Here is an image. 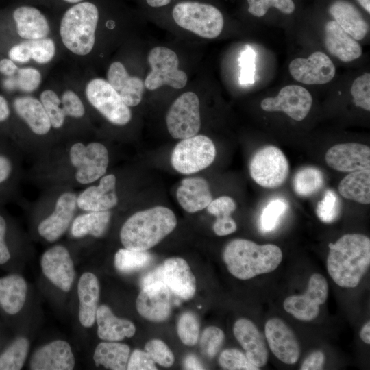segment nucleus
I'll use <instances>...</instances> for the list:
<instances>
[{
	"instance_id": "f257e3e1",
	"label": "nucleus",
	"mask_w": 370,
	"mask_h": 370,
	"mask_svg": "<svg viewBox=\"0 0 370 370\" xmlns=\"http://www.w3.org/2000/svg\"><path fill=\"white\" fill-rule=\"evenodd\" d=\"M327 269L343 288L358 285L370 265V239L362 234H347L329 243Z\"/></svg>"
},
{
	"instance_id": "f03ea898",
	"label": "nucleus",
	"mask_w": 370,
	"mask_h": 370,
	"mask_svg": "<svg viewBox=\"0 0 370 370\" xmlns=\"http://www.w3.org/2000/svg\"><path fill=\"white\" fill-rule=\"evenodd\" d=\"M282 256L281 249L275 245H258L243 238L231 241L223 251L228 271L243 280L272 272L281 263Z\"/></svg>"
},
{
	"instance_id": "7ed1b4c3",
	"label": "nucleus",
	"mask_w": 370,
	"mask_h": 370,
	"mask_svg": "<svg viewBox=\"0 0 370 370\" xmlns=\"http://www.w3.org/2000/svg\"><path fill=\"white\" fill-rule=\"evenodd\" d=\"M177 219L169 208L158 206L132 214L123 225L120 238L125 248L147 251L174 230Z\"/></svg>"
},
{
	"instance_id": "20e7f679",
	"label": "nucleus",
	"mask_w": 370,
	"mask_h": 370,
	"mask_svg": "<svg viewBox=\"0 0 370 370\" xmlns=\"http://www.w3.org/2000/svg\"><path fill=\"white\" fill-rule=\"evenodd\" d=\"M99 20L97 6L90 2L78 3L64 14L60 34L64 46L79 56L91 52L95 42Z\"/></svg>"
},
{
	"instance_id": "39448f33",
	"label": "nucleus",
	"mask_w": 370,
	"mask_h": 370,
	"mask_svg": "<svg viewBox=\"0 0 370 370\" xmlns=\"http://www.w3.org/2000/svg\"><path fill=\"white\" fill-rule=\"evenodd\" d=\"M172 15L180 27L202 38H215L223 28L221 12L210 4L181 2L175 5Z\"/></svg>"
},
{
	"instance_id": "423d86ee",
	"label": "nucleus",
	"mask_w": 370,
	"mask_h": 370,
	"mask_svg": "<svg viewBox=\"0 0 370 370\" xmlns=\"http://www.w3.org/2000/svg\"><path fill=\"white\" fill-rule=\"evenodd\" d=\"M215 156L212 140L204 135H195L176 145L171 154V164L182 174H192L210 166Z\"/></svg>"
},
{
	"instance_id": "0eeeda50",
	"label": "nucleus",
	"mask_w": 370,
	"mask_h": 370,
	"mask_svg": "<svg viewBox=\"0 0 370 370\" xmlns=\"http://www.w3.org/2000/svg\"><path fill=\"white\" fill-rule=\"evenodd\" d=\"M249 169L251 178L258 185L275 188L286 180L289 174V163L278 147L266 145L254 154Z\"/></svg>"
},
{
	"instance_id": "6e6552de",
	"label": "nucleus",
	"mask_w": 370,
	"mask_h": 370,
	"mask_svg": "<svg viewBox=\"0 0 370 370\" xmlns=\"http://www.w3.org/2000/svg\"><path fill=\"white\" fill-rule=\"evenodd\" d=\"M151 72L144 85L150 90L167 85L176 89L184 88L187 83L186 73L178 69L179 60L173 50L165 47H156L148 55Z\"/></svg>"
},
{
	"instance_id": "1a4fd4ad",
	"label": "nucleus",
	"mask_w": 370,
	"mask_h": 370,
	"mask_svg": "<svg viewBox=\"0 0 370 370\" xmlns=\"http://www.w3.org/2000/svg\"><path fill=\"white\" fill-rule=\"evenodd\" d=\"M166 123L173 138L182 140L197 135L201 127L197 95L186 92L179 96L166 114Z\"/></svg>"
},
{
	"instance_id": "9d476101",
	"label": "nucleus",
	"mask_w": 370,
	"mask_h": 370,
	"mask_svg": "<svg viewBox=\"0 0 370 370\" xmlns=\"http://www.w3.org/2000/svg\"><path fill=\"white\" fill-rule=\"evenodd\" d=\"M85 93L90 103L110 123L124 125L132 118V112L119 93L108 81L101 78L90 80Z\"/></svg>"
},
{
	"instance_id": "9b49d317",
	"label": "nucleus",
	"mask_w": 370,
	"mask_h": 370,
	"mask_svg": "<svg viewBox=\"0 0 370 370\" xmlns=\"http://www.w3.org/2000/svg\"><path fill=\"white\" fill-rule=\"evenodd\" d=\"M70 160L77 168L75 178L81 184H89L103 176L106 172L109 157L106 147L99 143L84 145L74 144L70 149Z\"/></svg>"
},
{
	"instance_id": "f8f14e48",
	"label": "nucleus",
	"mask_w": 370,
	"mask_h": 370,
	"mask_svg": "<svg viewBox=\"0 0 370 370\" xmlns=\"http://www.w3.org/2000/svg\"><path fill=\"white\" fill-rule=\"evenodd\" d=\"M328 296V284L320 273L312 274L308 281L306 291L302 295H291L283 303L284 309L295 319L310 321L319 314L320 306Z\"/></svg>"
},
{
	"instance_id": "ddd939ff",
	"label": "nucleus",
	"mask_w": 370,
	"mask_h": 370,
	"mask_svg": "<svg viewBox=\"0 0 370 370\" xmlns=\"http://www.w3.org/2000/svg\"><path fill=\"white\" fill-rule=\"evenodd\" d=\"M312 103V96L305 88L288 85L283 87L276 97L264 99L260 106L267 112H283L293 119L299 121L308 115Z\"/></svg>"
},
{
	"instance_id": "4468645a",
	"label": "nucleus",
	"mask_w": 370,
	"mask_h": 370,
	"mask_svg": "<svg viewBox=\"0 0 370 370\" xmlns=\"http://www.w3.org/2000/svg\"><path fill=\"white\" fill-rule=\"evenodd\" d=\"M289 72L299 82L308 85L323 84L335 75V66L324 53L316 51L308 58H297L289 64Z\"/></svg>"
},
{
	"instance_id": "2eb2a0df",
	"label": "nucleus",
	"mask_w": 370,
	"mask_h": 370,
	"mask_svg": "<svg viewBox=\"0 0 370 370\" xmlns=\"http://www.w3.org/2000/svg\"><path fill=\"white\" fill-rule=\"evenodd\" d=\"M172 292L162 282L142 288L136 301V310L147 320L153 322L166 321L171 312Z\"/></svg>"
},
{
	"instance_id": "dca6fc26",
	"label": "nucleus",
	"mask_w": 370,
	"mask_h": 370,
	"mask_svg": "<svg viewBox=\"0 0 370 370\" xmlns=\"http://www.w3.org/2000/svg\"><path fill=\"white\" fill-rule=\"evenodd\" d=\"M269 347L278 359L293 365L299 358L301 349L293 330L280 318L269 319L264 326Z\"/></svg>"
},
{
	"instance_id": "f3484780",
	"label": "nucleus",
	"mask_w": 370,
	"mask_h": 370,
	"mask_svg": "<svg viewBox=\"0 0 370 370\" xmlns=\"http://www.w3.org/2000/svg\"><path fill=\"white\" fill-rule=\"evenodd\" d=\"M327 164L341 172H354L370 169L369 147L356 143L337 144L326 152Z\"/></svg>"
},
{
	"instance_id": "a211bd4d",
	"label": "nucleus",
	"mask_w": 370,
	"mask_h": 370,
	"mask_svg": "<svg viewBox=\"0 0 370 370\" xmlns=\"http://www.w3.org/2000/svg\"><path fill=\"white\" fill-rule=\"evenodd\" d=\"M40 265L45 275L56 286L69 291L75 278L73 262L68 250L62 245H56L46 251Z\"/></svg>"
},
{
	"instance_id": "6ab92c4d",
	"label": "nucleus",
	"mask_w": 370,
	"mask_h": 370,
	"mask_svg": "<svg viewBox=\"0 0 370 370\" xmlns=\"http://www.w3.org/2000/svg\"><path fill=\"white\" fill-rule=\"evenodd\" d=\"M77 206V196L73 193H65L58 199L53 212L38 225L41 236L49 242L59 238L67 230L73 219Z\"/></svg>"
},
{
	"instance_id": "aec40b11",
	"label": "nucleus",
	"mask_w": 370,
	"mask_h": 370,
	"mask_svg": "<svg viewBox=\"0 0 370 370\" xmlns=\"http://www.w3.org/2000/svg\"><path fill=\"white\" fill-rule=\"evenodd\" d=\"M233 333L253 365L261 367L267 364L269 354L264 337L251 321L238 319L234 324Z\"/></svg>"
},
{
	"instance_id": "412c9836",
	"label": "nucleus",
	"mask_w": 370,
	"mask_h": 370,
	"mask_svg": "<svg viewBox=\"0 0 370 370\" xmlns=\"http://www.w3.org/2000/svg\"><path fill=\"white\" fill-rule=\"evenodd\" d=\"M75 358L70 345L62 340L52 341L38 349L32 355L33 370H71Z\"/></svg>"
},
{
	"instance_id": "4be33fe9",
	"label": "nucleus",
	"mask_w": 370,
	"mask_h": 370,
	"mask_svg": "<svg viewBox=\"0 0 370 370\" xmlns=\"http://www.w3.org/2000/svg\"><path fill=\"white\" fill-rule=\"evenodd\" d=\"M163 266L162 282L172 293L188 300L196 291V280L188 262L180 257L166 259Z\"/></svg>"
},
{
	"instance_id": "5701e85b",
	"label": "nucleus",
	"mask_w": 370,
	"mask_h": 370,
	"mask_svg": "<svg viewBox=\"0 0 370 370\" xmlns=\"http://www.w3.org/2000/svg\"><path fill=\"white\" fill-rule=\"evenodd\" d=\"M117 203L116 177L113 174L103 176L98 186L87 188L77 197V206L89 212L108 210Z\"/></svg>"
},
{
	"instance_id": "b1692460",
	"label": "nucleus",
	"mask_w": 370,
	"mask_h": 370,
	"mask_svg": "<svg viewBox=\"0 0 370 370\" xmlns=\"http://www.w3.org/2000/svg\"><path fill=\"white\" fill-rule=\"evenodd\" d=\"M107 79L127 106L134 107L140 103L144 91V83L140 78L130 75L121 62H114L110 64Z\"/></svg>"
},
{
	"instance_id": "393cba45",
	"label": "nucleus",
	"mask_w": 370,
	"mask_h": 370,
	"mask_svg": "<svg viewBox=\"0 0 370 370\" xmlns=\"http://www.w3.org/2000/svg\"><path fill=\"white\" fill-rule=\"evenodd\" d=\"M176 197L182 208L190 213L207 208L212 200L208 182L199 177L183 179Z\"/></svg>"
},
{
	"instance_id": "a878e982",
	"label": "nucleus",
	"mask_w": 370,
	"mask_h": 370,
	"mask_svg": "<svg viewBox=\"0 0 370 370\" xmlns=\"http://www.w3.org/2000/svg\"><path fill=\"white\" fill-rule=\"evenodd\" d=\"M325 45L332 56L345 62L356 60L362 54L358 42L334 21L325 24Z\"/></svg>"
},
{
	"instance_id": "bb28decb",
	"label": "nucleus",
	"mask_w": 370,
	"mask_h": 370,
	"mask_svg": "<svg viewBox=\"0 0 370 370\" xmlns=\"http://www.w3.org/2000/svg\"><path fill=\"white\" fill-rule=\"evenodd\" d=\"M99 292L97 278L92 273H83L78 282L77 293L79 319L84 327L90 328L95 321Z\"/></svg>"
},
{
	"instance_id": "cd10ccee",
	"label": "nucleus",
	"mask_w": 370,
	"mask_h": 370,
	"mask_svg": "<svg viewBox=\"0 0 370 370\" xmlns=\"http://www.w3.org/2000/svg\"><path fill=\"white\" fill-rule=\"evenodd\" d=\"M95 319L98 325L97 334L102 340L119 341L132 337L136 332V327L132 321L116 317L106 305L97 308Z\"/></svg>"
},
{
	"instance_id": "c85d7f7f",
	"label": "nucleus",
	"mask_w": 370,
	"mask_h": 370,
	"mask_svg": "<svg viewBox=\"0 0 370 370\" xmlns=\"http://www.w3.org/2000/svg\"><path fill=\"white\" fill-rule=\"evenodd\" d=\"M18 36L25 40L46 38L50 27L45 16L37 8L21 6L13 12Z\"/></svg>"
},
{
	"instance_id": "c756f323",
	"label": "nucleus",
	"mask_w": 370,
	"mask_h": 370,
	"mask_svg": "<svg viewBox=\"0 0 370 370\" xmlns=\"http://www.w3.org/2000/svg\"><path fill=\"white\" fill-rule=\"evenodd\" d=\"M329 12L334 21L356 40H362L367 34V23L351 3L337 0L330 5Z\"/></svg>"
},
{
	"instance_id": "7c9ffc66",
	"label": "nucleus",
	"mask_w": 370,
	"mask_h": 370,
	"mask_svg": "<svg viewBox=\"0 0 370 370\" xmlns=\"http://www.w3.org/2000/svg\"><path fill=\"white\" fill-rule=\"evenodd\" d=\"M55 53L53 40L46 37L27 40L12 46L8 51V56L14 62L25 63L33 59L39 64H45L53 59Z\"/></svg>"
},
{
	"instance_id": "2f4dec72",
	"label": "nucleus",
	"mask_w": 370,
	"mask_h": 370,
	"mask_svg": "<svg viewBox=\"0 0 370 370\" xmlns=\"http://www.w3.org/2000/svg\"><path fill=\"white\" fill-rule=\"evenodd\" d=\"M13 106L34 133L44 135L49 132L51 126L50 120L39 100L29 96L19 97L14 100Z\"/></svg>"
},
{
	"instance_id": "473e14b6",
	"label": "nucleus",
	"mask_w": 370,
	"mask_h": 370,
	"mask_svg": "<svg viewBox=\"0 0 370 370\" xmlns=\"http://www.w3.org/2000/svg\"><path fill=\"white\" fill-rule=\"evenodd\" d=\"M27 286L23 278L12 274L0 278V305L9 314L18 313L23 308Z\"/></svg>"
},
{
	"instance_id": "72a5a7b5",
	"label": "nucleus",
	"mask_w": 370,
	"mask_h": 370,
	"mask_svg": "<svg viewBox=\"0 0 370 370\" xmlns=\"http://www.w3.org/2000/svg\"><path fill=\"white\" fill-rule=\"evenodd\" d=\"M340 195L362 204L370 203V169L351 172L338 184Z\"/></svg>"
},
{
	"instance_id": "f704fd0d",
	"label": "nucleus",
	"mask_w": 370,
	"mask_h": 370,
	"mask_svg": "<svg viewBox=\"0 0 370 370\" xmlns=\"http://www.w3.org/2000/svg\"><path fill=\"white\" fill-rule=\"evenodd\" d=\"M130 347L114 341L100 343L96 347L93 359L97 366L112 370L127 369Z\"/></svg>"
},
{
	"instance_id": "c9c22d12",
	"label": "nucleus",
	"mask_w": 370,
	"mask_h": 370,
	"mask_svg": "<svg viewBox=\"0 0 370 370\" xmlns=\"http://www.w3.org/2000/svg\"><path fill=\"white\" fill-rule=\"evenodd\" d=\"M236 208L234 200L228 196L212 200L207 206L208 212L217 217L212 228L217 236H227L236 230V223L231 217Z\"/></svg>"
},
{
	"instance_id": "e433bc0d",
	"label": "nucleus",
	"mask_w": 370,
	"mask_h": 370,
	"mask_svg": "<svg viewBox=\"0 0 370 370\" xmlns=\"http://www.w3.org/2000/svg\"><path fill=\"white\" fill-rule=\"evenodd\" d=\"M111 218L108 210L90 212L78 216L73 221L71 234L80 238L86 235L100 237L106 232Z\"/></svg>"
},
{
	"instance_id": "4c0bfd02",
	"label": "nucleus",
	"mask_w": 370,
	"mask_h": 370,
	"mask_svg": "<svg viewBox=\"0 0 370 370\" xmlns=\"http://www.w3.org/2000/svg\"><path fill=\"white\" fill-rule=\"evenodd\" d=\"M324 184L323 173L314 166L300 169L293 178V188L297 195L309 197L318 192Z\"/></svg>"
},
{
	"instance_id": "58836bf2",
	"label": "nucleus",
	"mask_w": 370,
	"mask_h": 370,
	"mask_svg": "<svg viewBox=\"0 0 370 370\" xmlns=\"http://www.w3.org/2000/svg\"><path fill=\"white\" fill-rule=\"evenodd\" d=\"M152 255L147 251L120 249L114 256V267L123 273H130L140 271L152 262Z\"/></svg>"
},
{
	"instance_id": "ea45409f",
	"label": "nucleus",
	"mask_w": 370,
	"mask_h": 370,
	"mask_svg": "<svg viewBox=\"0 0 370 370\" xmlns=\"http://www.w3.org/2000/svg\"><path fill=\"white\" fill-rule=\"evenodd\" d=\"M29 347L28 340L16 338L0 356V370H19L25 361Z\"/></svg>"
},
{
	"instance_id": "a19ab883",
	"label": "nucleus",
	"mask_w": 370,
	"mask_h": 370,
	"mask_svg": "<svg viewBox=\"0 0 370 370\" xmlns=\"http://www.w3.org/2000/svg\"><path fill=\"white\" fill-rule=\"evenodd\" d=\"M200 323L192 312L182 313L177 321V331L181 341L187 346L195 345L199 336Z\"/></svg>"
},
{
	"instance_id": "79ce46f5",
	"label": "nucleus",
	"mask_w": 370,
	"mask_h": 370,
	"mask_svg": "<svg viewBox=\"0 0 370 370\" xmlns=\"http://www.w3.org/2000/svg\"><path fill=\"white\" fill-rule=\"evenodd\" d=\"M42 104L50 120L51 125L54 128H60L64 123L65 113L61 107V100L57 94L51 90H44L40 97Z\"/></svg>"
},
{
	"instance_id": "37998d69",
	"label": "nucleus",
	"mask_w": 370,
	"mask_h": 370,
	"mask_svg": "<svg viewBox=\"0 0 370 370\" xmlns=\"http://www.w3.org/2000/svg\"><path fill=\"white\" fill-rule=\"evenodd\" d=\"M223 331L215 326L204 329L199 340L201 352L207 358H214L220 350L224 342Z\"/></svg>"
},
{
	"instance_id": "c03bdc74",
	"label": "nucleus",
	"mask_w": 370,
	"mask_h": 370,
	"mask_svg": "<svg viewBox=\"0 0 370 370\" xmlns=\"http://www.w3.org/2000/svg\"><path fill=\"white\" fill-rule=\"evenodd\" d=\"M219 364L223 369L227 370L260 369L249 360L244 353L234 348L226 349L220 354Z\"/></svg>"
},
{
	"instance_id": "a18cd8bd",
	"label": "nucleus",
	"mask_w": 370,
	"mask_h": 370,
	"mask_svg": "<svg viewBox=\"0 0 370 370\" xmlns=\"http://www.w3.org/2000/svg\"><path fill=\"white\" fill-rule=\"evenodd\" d=\"M286 208V201L282 199H275L271 201L263 209L260 217L262 230L264 232L273 231Z\"/></svg>"
},
{
	"instance_id": "49530a36",
	"label": "nucleus",
	"mask_w": 370,
	"mask_h": 370,
	"mask_svg": "<svg viewBox=\"0 0 370 370\" xmlns=\"http://www.w3.org/2000/svg\"><path fill=\"white\" fill-rule=\"evenodd\" d=\"M316 213L323 223H333L340 213V204L336 194L332 190H327L322 199L317 204Z\"/></svg>"
},
{
	"instance_id": "de8ad7c7",
	"label": "nucleus",
	"mask_w": 370,
	"mask_h": 370,
	"mask_svg": "<svg viewBox=\"0 0 370 370\" xmlns=\"http://www.w3.org/2000/svg\"><path fill=\"white\" fill-rule=\"evenodd\" d=\"M248 12L257 17L263 16L271 7L284 14H291L295 8L292 0H247Z\"/></svg>"
},
{
	"instance_id": "09e8293b",
	"label": "nucleus",
	"mask_w": 370,
	"mask_h": 370,
	"mask_svg": "<svg viewBox=\"0 0 370 370\" xmlns=\"http://www.w3.org/2000/svg\"><path fill=\"white\" fill-rule=\"evenodd\" d=\"M353 102L356 106L370 110V74L366 73L357 77L351 87Z\"/></svg>"
},
{
	"instance_id": "8fccbe9b",
	"label": "nucleus",
	"mask_w": 370,
	"mask_h": 370,
	"mask_svg": "<svg viewBox=\"0 0 370 370\" xmlns=\"http://www.w3.org/2000/svg\"><path fill=\"white\" fill-rule=\"evenodd\" d=\"M145 351L147 352L155 363L160 366L169 367L174 362V356L167 345L160 339H152L149 341L145 346Z\"/></svg>"
},
{
	"instance_id": "3c124183",
	"label": "nucleus",
	"mask_w": 370,
	"mask_h": 370,
	"mask_svg": "<svg viewBox=\"0 0 370 370\" xmlns=\"http://www.w3.org/2000/svg\"><path fill=\"white\" fill-rule=\"evenodd\" d=\"M238 62L241 67L239 83L242 86L254 84L256 70V53L254 50L251 47L246 46L245 49L241 53Z\"/></svg>"
},
{
	"instance_id": "603ef678",
	"label": "nucleus",
	"mask_w": 370,
	"mask_h": 370,
	"mask_svg": "<svg viewBox=\"0 0 370 370\" xmlns=\"http://www.w3.org/2000/svg\"><path fill=\"white\" fill-rule=\"evenodd\" d=\"M41 74L32 67L18 69L16 72V87L21 91L31 92L34 91L41 83Z\"/></svg>"
},
{
	"instance_id": "864d4df0",
	"label": "nucleus",
	"mask_w": 370,
	"mask_h": 370,
	"mask_svg": "<svg viewBox=\"0 0 370 370\" xmlns=\"http://www.w3.org/2000/svg\"><path fill=\"white\" fill-rule=\"evenodd\" d=\"M60 100L66 115L75 118L84 116L85 113L84 104L75 92L67 90L63 92Z\"/></svg>"
},
{
	"instance_id": "5fc2aeb1",
	"label": "nucleus",
	"mask_w": 370,
	"mask_h": 370,
	"mask_svg": "<svg viewBox=\"0 0 370 370\" xmlns=\"http://www.w3.org/2000/svg\"><path fill=\"white\" fill-rule=\"evenodd\" d=\"M127 369L156 370L157 367L147 352L135 349L129 358Z\"/></svg>"
},
{
	"instance_id": "6e6d98bb",
	"label": "nucleus",
	"mask_w": 370,
	"mask_h": 370,
	"mask_svg": "<svg viewBox=\"0 0 370 370\" xmlns=\"http://www.w3.org/2000/svg\"><path fill=\"white\" fill-rule=\"evenodd\" d=\"M325 358L324 354L319 350L310 353L304 360L300 369L321 370L323 369Z\"/></svg>"
},
{
	"instance_id": "4d7b16f0",
	"label": "nucleus",
	"mask_w": 370,
	"mask_h": 370,
	"mask_svg": "<svg viewBox=\"0 0 370 370\" xmlns=\"http://www.w3.org/2000/svg\"><path fill=\"white\" fill-rule=\"evenodd\" d=\"M6 223L0 215V264L7 262L10 258V253L5 242Z\"/></svg>"
},
{
	"instance_id": "13d9d810",
	"label": "nucleus",
	"mask_w": 370,
	"mask_h": 370,
	"mask_svg": "<svg viewBox=\"0 0 370 370\" xmlns=\"http://www.w3.org/2000/svg\"><path fill=\"white\" fill-rule=\"evenodd\" d=\"M163 280V266L159 265L156 268L150 271L149 273L143 275L140 279L141 288L147 286L151 284H153L158 282H162Z\"/></svg>"
},
{
	"instance_id": "bf43d9fd",
	"label": "nucleus",
	"mask_w": 370,
	"mask_h": 370,
	"mask_svg": "<svg viewBox=\"0 0 370 370\" xmlns=\"http://www.w3.org/2000/svg\"><path fill=\"white\" fill-rule=\"evenodd\" d=\"M18 68L13 60L3 58L0 60V73L4 75L12 77L14 75Z\"/></svg>"
},
{
	"instance_id": "052dcab7",
	"label": "nucleus",
	"mask_w": 370,
	"mask_h": 370,
	"mask_svg": "<svg viewBox=\"0 0 370 370\" xmlns=\"http://www.w3.org/2000/svg\"><path fill=\"white\" fill-rule=\"evenodd\" d=\"M12 171V164L10 160L2 155H0V183L5 181Z\"/></svg>"
},
{
	"instance_id": "680f3d73",
	"label": "nucleus",
	"mask_w": 370,
	"mask_h": 370,
	"mask_svg": "<svg viewBox=\"0 0 370 370\" xmlns=\"http://www.w3.org/2000/svg\"><path fill=\"white\" fill-rule=\"evenodd\" d=\"M184 367L186 369H204L203 365L193 355H189L186 357L184 361Z\"/></svg>"
},
{
	"instance_id": "e2e57ef3",
	"label": "nucleus",
	"mask_w": 370,
	"mask_h": 370,
	"mask_svg": "<svg viewBox=\"0 0 370 370\" xmlns=\"http://www.w3.org/2000/svg\"><path fill=\"white\" fill-rule=\"evenodd\" d=\"M10 108L6 99L0 95V122L4 121L10 116Z\"/></svg>"
},
{
	"instance_id": "0e129e2a",
	"label": "nucleus",
	"mask_w": 370,
	"mask_h": 370,
	"mask_svg": "<svg viewBox=\"0 0 370 370\" xmlns=\"http://www.w3.org/2000/svg\"><path fill=\"white\" fill-rule=\"evenodd\" d=\"M360 338L366 344H370V321H368L360 331Z\"/></svg>"
},
{
	"instance_id": "69168bd1",
	"label": "nucleus",
	"mask_w": 370,
	"mask_h": 370,
	"mask_svg": "<svg viewBox=\"0 0 370 370\" xmlns=\"http://www.w3.org/2000/svg\"><path fill=\"white\" fill-rule=\"evenodd\" d=\"M147 4L151 7H162L171 2V0H146Z\"/></svg>"
},
{
	"instance_id": "338daca9",
	"label": "nucleus",
	"mask_w": 370,
	"mask_h": 370,
	"mask_svg": "<svg viewBox=\"0 0 370 370\" xmlns=\"http://www.w3.org/2000/svg\"><path fill=\"white\" fill-rule=\"evenodd\" d=\"M358 2L362 6L366 11L370 12V0H357Z\"/></svg>"
},
{
	"instance_id": "774afa93",
	"label": "nucleus",
	"mask_w": 370,
	"mask_h": 370,
	"mask_svg": "<svg viewBox=\"0 0 370 370\" xmlns=\"http://www.w3.org/2000/svg\"><path fill=\"white\" fill-rule=\"evenodd\" d=\"M64 1L71 3H79L83 0H64Z\"/></svg>"
}]
</instances>
